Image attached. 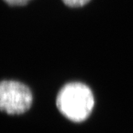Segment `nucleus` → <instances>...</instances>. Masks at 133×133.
Instances as JSON below:
<instances>
[{
  "label": "nucleus",
  "mask_w": 133,
  "mask_h": 133,
  "mask_svg": "<svg viewBox=\"0 0 133 133\" xmlns=\"http://www.w3.org/2000/svg\"><path fill=\"white\" fill-rule=\"evenodd\" d=\"M95 104L91 89L81 82H70L63 86L56 97V106L66 118L74 122L85 121Z\"/></svg>",
  "instance_id": "obj_1"
},
{
  "label": "nucleus",
  "mask_w": 133,
  "mask_h": 133,
  "mask_svg": "<svg viewBox=\"0 0 133 133\" xmlns=\"http://www.w3.org/2000/svg\"><path fill=\"white\" fill-rule=\"evenodd\" d=\"M33 94L28 87L17 81H0V110L8 114H22L30 109Z\"/></svg>",
  "instance_id": "obj_2"
},
{
  "label": "nucleus",
  "mask_w": 133,
  "mask_h": 133,
  "mask_svg": "<svg viewBox=\"0 0 133 133\" xmlns=\"http://www.w3.org/2000/svg\"><path fill=\"white\" fill-rule=\"evenodd\" d=\"M64 3L71 8H79L87 4L90 0H62Z\"/></svg>",
  "instance_id": "obj_3"
},
{
  "label": "nucleus",
  "mask_w": 133,
  "mask_h": 133,
  "mask_svg": "<svg viewBox=\"0 0 133 133\" xmlns=\"http://www.w3.org/2000/svg\"><path fill=\"white\" fill-rule=\"evenodd\" d=\"M7 4L11 6H23L27 5L30 0H4Z\"/></svg>",
  "instance_id": "obj_4"
}]
</instances>
